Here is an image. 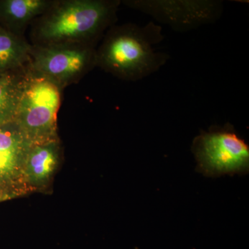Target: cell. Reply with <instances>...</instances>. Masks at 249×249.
I'll return each mask as SVG.
<instances>
[{
    "instance_id": "obj_1",
    "label": "cell",
    "mask_w": 249,
    "mask_h": 249,
    "mask_svg": "<svg viewBox=\"0 0 249 249\" xmlns=\"http://www.w3.org/2000/svg\"><path fill=\"white\" fill-rule=\"evenodd\" d=\"M164 39L162 27L150 21L111 28L96 52V64L127 81H139L158 71L170 59L155 46Z\"/></svg>"
},
{
    "instance_id": "obj_2",
    "label": "cell",
    "mask_w": 249,
    "mask_h": 249,
    "mask_svg": "<svg viewBox=\"0 0 249 249\" xmlns=\"http://www.w3.org/2000/svg\"><path fill=\"white\" fill-rule=\"evenodd\" d=\"M120 1L71 0L60 3L41 23L38 36L45 45L93 40L115 20Z\"/></svg>"
},
{
    "instance_id": "obj_3",
    "label": "cell",
    "mask_w": 249,
    "mask_h": 249,
    "mask_svg": "<svg viewBox=\"0 0 249 249\" xmlns=\"http://www.w3.org/2000/svg\"><path fill=\"white\" fill-rule=\"evenodd\" d=\"M191 151L196 171L208 178L249 173V146L232 124L213 125L193 139Z\"/></svg>"
},
{
    "instance_id": "obj_4",
    "label": "cell",
    "mask_w": 249,
    "mask_h": 249,
    "mask_svg": "<svg viewBox=\"0 0 249 249\" xmlns=\"http://www.w3.org/2000/svg\"><path fill=\"white\" fill-rule=\"evenodd\" d=\"M60 87L34 73L26 76L14 122L31 144L58 140Z\"/></svg>"
},
{
    "instance_id": "obj_5",
    "label": "cell",
    "mask_w": 249,
    "mask_h": 249,
    "mask_svg": "<svg viewBox=\"0 0 249 249\" xmlns=\"http://www.w3.org/2000/svg\"><path fill=\"white\" fill-rule=\"evenodd\" d=\"M124 4L179 32L215 22L223 11L222 1L209 0H134Z\"/></svg>"
},
{
    "instance_id": "obj_6",
    "label": "cell",
    "mask_w": 249,
    "mask_h": 249,
    "mask_svg": "<svg viewBox=\"0 0 249 249\" xmlns=\"http://www.w3.org/2000/svg\"><path fill=\"white\" fill-rule=\"evenodd\" d=\"M32 68L60 87L83 74L96 64V53L91 47L75 44L45 45L31 49Z\"/></svg>"
},
{
    "instance_id": "obj_7",
    "label": "cell",
    "mask_w": 249,
    "mask_h": 249,
    "mask_svg": "<svg viewBox=\"0 0 249 249\" xmlns=\"http://www.w3.org/2000/svg\"><path fill=\"white\" fill-rule=\"evenodd\" d=\"M31 142L16 123L0 127V186L27 193L22 179L24 160Z\"/></svg>"
},
{
    "instance_id": "obj_8",
    "label": "cell",
    "mask_w": 249,
    "mask_h": 249,
    "mask_svg": "<svg viewBox=\"0 0 249 249\" xmlns=\"http://www.w3.org/2000/svg\"><path fill=\"white\" fill-rule=\"evenodd\" d=\"M60 155L58 140L31 145L22 171L27 193L41 191L48 186L58 168Z\"/></svg>"
},
{
    "instance_id": "obj_9",
    "label": "cell",
    "mask_w": 249,
    "mask_h": 249,
    "mask_svg": "<svg viewBox=\"0 0 249 249\" xmlns=\"http://www.w3.org/2000/svg\"><path fill=\"white\" fill-rule=\"evenodd\" d=\"M25 77L9 72L0 76V127L14 122Z\"/></svg>"
},
{
    "instance_id": "obj_10",
    "label": "cell",
    "mask_w": 249,
    "mask_h": 249,
    "mask_svg": "<svg viewBox=\"0 0 249 249\" xmlns=\"http://www.w3.org/2000/svg\"><path fill=\"white\" fill-rule=\"evenodd\" d=\"M31 47L17 36L0 30V72L22 66L31 59Z\"/></svg>"
},
{
    "instance_id": "obj_11",
    "label": "cell",
    "mask_w": 249,
    "mask_h": 249,
    "mask_svg": "<svg viewBox=\"0 0 249 249\" xmlns=\"http://www.w3.org/2000/svg\"><path fill=\"white\" fill-rule=\"evenodd\" d=\"M49 4L45 0H5L0 2V14L11 24L23 26L45 12Z\"/></svg>"
},
{
    "instance_id": "obj_12",
    "label": "cell",
    "mask_w": 249,
    "mask_h": 249,
    "mask_svg": "<svg viewBox=\"0 0 249 249\" xmlns=\"http://www.w3.org/2000/svg\"><path fill=\"white\" fill-rule=\"evenodd\" d=\"M19 196H21L20 193L14 190L0 186V202Z\"/></svg>"
},
{
    "instance_id": "obj_13",
    "label": "cell",
    "mask_w": 249,
    "mask_h": 249,
    "mask_svg": "<svg viewBox=\"0 0 249 249\" xmlns=\"http://www.w3.org/2000/svg\"><path fill=\"white\" fill-rule=\"evenodd\" d=\"M4 73H2V72H0V76H1V75L4 74Z\"/></svg>"
}]
</instances>
